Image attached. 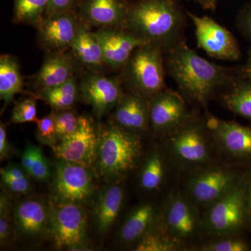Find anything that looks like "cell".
Wrapping results in <instances>:
<instances>
[{"label":"cell","instance_id":"obj_35","mask_svg":"<svg viewBox=\"0 0 251 251\" xmlns=\"http://www.w3.org/2000/svg\"><path fill=\"white\" fill-rule=\"evenodd\" d=\"M36 135L38 141L42 145L53 149L59 143L56 131L55 120L53 110L49 115L39 119L36 122Z\"/></svg>","mask_w":251,"mask_h":251},{"label":"cell","instance_id":"obj_12","mask_svg":"<svg viewBox=\"0 0 251 251\" xmlns=\"http://www.w3.org/2000/svg\"><path fill=\"white\" fill-rule=\"evenodd\" d=\"M195 27L198 47L220 60L238 61L241 50L233 34L209 16L188 13Z\"/></svg>","mask_w":251,"mask_h":251},{"label":"cell","instance_id":"obj_43","mask_svg":"<svg viewBox=\"0 0 251 251\" xmlns=\"http://www.w3.org/2000/svg\"><path fill=\"white\" fill-rule=\"evenodd\" d=\"M193 1L199 4L202 9L214 12L217 7L219 0H193Z\"/></svg>","mask_w":251,"mask_h":251},{"label":"cell","instance_id":"obj_26","mask_svg":"<svg viewBox=\"0 0 251 251\" xmlns=\"http://www.w3.org/2000/svg\"><path fill=\"white\" fill-rule=\"evenodd\" d=\"M229 111L251 122V81L236 76L222 97Z\"/></svg>","mask_w":251,"mask_h":251},{"label":"cell","instance_id":"obj_28","mask_svg":"<svg viewBox=\"0 0 251 251\" xmlns=\"http://www.w3.org/2000/svg\"><path fill=\"white\" fill-rule=\"evenodd\" d=\"M33 96L44 100L52 110H69L80 99V87L75 75L62 85L36 91Z\"/></svg>","mask_w":251,"mask_h":251},{"label":"cell","instance_id":"obj_36","mask_svg":"<svg viewBox=\"0 0 251 251\" xmlns=\"http://www.w3.org/2000/svg\"><path fill=\"white\" fill-rule=\"evenodd\" d=\"M38 120L36 98L34 96L16 103L11 113V123H36Z\"/></svg>","mask_w":251,"mask_h":251},{"label":"cell","instance_id":"obj_7","mask_svg":"<svg viewBox=\"0 0 251 251\" xmlns=\"http://www.w3.org/2000/svg\"><path fill=\"white\" fill-rule=\"evenodd\" d=\"M122 80L130 90L151 98L166 88L163 48L151 43L140 46L122 69Z\"/></svg>","mask_w":251,"mask_h":251},{"label":"cell","instance_id":"obj_24","mask_svg":"<svg viewBox=\"0 0 251 251\" xmlns=\"http://www.w3.org/2000/svg\"><path fill=\"white\" fill-rule=\"evenodd\" d=\"M90 26L81 21L77 35L70 50L77 63L84 67L98 69L105 65L101 46L97 32Z\"/></svg>","mask_w":251,"mask_h":251},{"label":"cell","instance_id":"obj_3","mask_svg":"<svg viewBox=\"0 0 251 251\" xmlns=\"http://www.w3.org/2000/svg\"><path fill=\"white\" fill-rule=\"evenodd\" d=\"M143 153L141 135L112 124L99 132L94 171L101 179L121 181L134 171Z\"/></svg>","mask_w":251,"mask_h":251},{"label":"cell","instance_id":"obj_4","mask_svg":"<svg viewBox=\"0 0 251 251\" xmlns=\"http://www.w3.org/2000/svg\"><path fill=\"white\" fill-rule=\"evenodd\" d=\"M163 137V150L176 169L189 173L216 163L219 153L205 120L192 115Z\"/></svg>","mask_w":251,"mask_h":251},{"label":"cell","instance_id":"obj_11","mask_svg":"<svg viewBox=\"0 0 251 251\" xmlns=\"http://www.w3.org/2000/svg\"><path fill=\"white\" fill-rule=\"evenodd\" d=\"M205 122L218 153L228 158L229 163L251 168V126L211 116Z\"/></svg>","mask_w":251,"mask_h":251},{"label":"cell","instance_id":"obj_2","mask_svg":"<svg viewBox=\"0 0 251 251\" xmlns=\"http://www.w3.org/2000/svg\"><path fill=\"white\" fill-rule=\"evenodd\" d=\"M185 18L176 0L130 1L124 28L163 49L181 39Z\"/></svg>","mask_w":251,"mask_h":251},{"label":"cell","instance_id":"obj_17","mask_svg":"<svg viewBox=\"0 0 251 251\" xmlns=\"http://www.w3.org/2000/svg\"><path fill=\"white\" fill-rule=\"evenodd\" d=\"M79 87L80 98L92 107L97 118H101L115 108L125 93L120 79L98 74L86 76Z\"/></svg>","mask_w":251,"mask_h":251},{"label":"cell","instance_id":"obj_41","mask_svg":"<svg viewBox=\"0 0 251 251\" xmlns=\"http://www.w3.org/2000/svg\"><path fill=\"white\" fill-rule=\"evenodd\" d=\"M244 202L247 212L248 229L251 231V168H249L246 175Z\"/></svg>","mask_w":251,"mask_h":251},{"label":"cell","instance_id":"obj_16","mask_svg":"<svg viewBox=\"0 0 251 251\" xmlns=\"http://www.w3.org/2000/svg\"><path fill=\"white\" fill-rule=\"evenodd\" d=\"M99 144V132L93 122L81 116L80 125L74 134L59 141L52 149L59 159L84 166H94Z\"/></svg>","mask_w":251,"mask_h":251},{"label":"cell","instance_id":"obj_20","mask_svg":"<svg viewBox=\"0 0 251 251\" xmlns=\"http://www.w3.org/2000/svg\"><path fill=\"white\" fill-rule=\"evenodd\" d=\"M113 123L141 135L150 128V99L133 90L124 93L115 107Z\"/></svg>","mask_w":251,"mask_h":251},{"label":"cell","instance_id":"obj_25","mask_svg":"<svg viewBox=\"0 0 251 251\" xmlns=\"http://www.w3.org/2000/svg\"><path fill=\"white\" fill-rule=\"evenodd\" d=\"M170 165L171 162L164 150L151 151L140 168L139 184L142 189L148 192L161 189L168 177Z\"/></svg>","mask_w":251,"mask_h":251},{"label":"cell","instance_id":"obj_31","mask_svg":"<svg viewBox=\"0 0 251 251\" xmlns=\"http://www.w3.org/2000/svg\"><path fill=\"white\" fill-rule=\"evenodd\" d=\"M199 243L195 251H250L251 244L242 234L219 236Z\"/></svg>","mask_w":251,"mask_h":251},{"label":"cell","instance_id":"obj_38","mask_svg":"<svg viewBox=\"0 0 251 251\" xmlns=\"http://www.w3.org/2000/svg\"><path fill=\"white\" fill-rule=\"evenodd\" d=\"M47 9L45 16L59 13L77 11L81 0H48Z\"/></svg>","mask_w":251,"mask_h":251},{"label":"cell","instance_id":"obj_22","mask_svg":"<svg viewBox=\"0 0 251 251\" xmlns=\"http://www.w3.org/2000/svg\"><path fill=\"white\" fill-rule=\"evenodd\" d=\"M125 192L117 184L102 188L94 200V221L99 234H105L111 228L121 211Z\"/></svg>","mask_w":251,"mask_h":251},{"label":"cell","instance_id":"obj_21","mask_svg":"<svg viewBox=\"0 0 251 251\" xmlns=\"http://www.w3.org/2000/svg\"><path fill=\"white\" fill-rule=\"evenodd\" d=\"M77 61L72 52H47L34 79L37 91L62 85L75 76Z\"/></svg>","mask_w":251,"mask_h":251},{"label":"cell","instance_id":"obj_27","mask_svg":"<svg viewBox=\"0 0 251 251\" xmlns=\"http://www.w3.org/2000/svg\"><path fill=\"white\" fill-rule=\"evenodd\" d=\"M23 77L19 64L14 56L1 54L0 57V98L4 108L14 100L15 96L23 91Z\"/></svg>","mask_w":251,"mask_h":251},{"label":"cell","instance_id":"obj_6","mask_svg":"<svg viewBox=\"0 0 251 251\" xmlns=\"http://www.w3.org/2000/svg\"><path fill=\"white\" fill-rule=\"evenodd\" d=\"M249 168L233 163H213L188 173L182 190L202 211L234 189Z\"/></svg>","mask_w":251,"mask_h":251},{"label":"cell","instance_id":"obj_13","mask_svg":"<svg viewBox=\"0 0 251 251\" xmlns=\"http://www.w3.org/2000/svg\"><path fill=\"white\" fill-rule=\"evenodd\" d=\"M16 238L36 245L49 237V204L41 198L22 200L13 206Z\"/></svg>","mask_w":251,"mask_h":251},{"label":"cell","instance_id":"obj_44","mask_svg":"<svg viewBox=\"0 0 251 251\" xmlns=\"http://www.w3.org/2000/svg\"><path fill=\"white\" fill-rule=\"evenodd\" d=\"M130 1H138V0H129Z\"/></svg>","mask_w":251,"mask_h":251},{"label":"cell","instance_id":"obj_37","mask_svg":"<svg viewBox=\"0 0 251 251\" xmlns=\"http://www.w3.org/2000/svg\"><path fill=\"white\" fill-rule=\"evenodd\" d=\"M29 176L22 178H13L10 176L1 175V184L9 192L16 195L26 194L30 189Z\"/></svg>","mask_w":251,"mask_h":251},{"label":"cell","instance_id":"obj_1","mask_svg":"<svg viewBox=\"0 0 251 251\" xmlns=\"http://www.w3.org/2000/svg\"><path fill=\"white\" fill-rule=\"evenodd\" d=\"M163 53L167 74L185 97L203 106L236 76V69L232 72L206 60L181 39L163 50Z\"/></svg>","mask_w":251,"mask_h":251},{"label":"cell","instance_id":"obj_14","mask_svg":"<svg viewBox=\"0 0 251 251\" xmlns=\"http://www.w3.org/2000/svg\"><path fill=\"white\" fill-rule=\"evenodd\" d=\"M192 115L184 97L166 87L150 99V128L163 136L183 125Z\"/></svg>","mask_w":251,"mask_h":251},{"label":"cell","instance_id":"obj_33","mask_svg":"<svg viewBox=\"0 0 251 251\" xmlns=\"http://www.w3.org/2000/svg\"><path fill=\"white\" fill-rule=\"evenodd\" d=\"M16 239L13 207L9 196L1 192L0 196V245L1 249L9 247Z\"/></svg>","mask_w":251,"mask_h":251},{"label":"cell","instance_id":"obj_9","mask_svg":"<svg viewBox=\"0 0 251 251\" xmlns=\"http://www.w3.org/2000/svg\"><path fill=\"white\" fill-rule=\"evenodd\" d=\"M247 173L230 192L203 209L202 222L204 235L212 237L242 234L248 229L244 202Z\"/></svg>","mask_w":251,"mask_h":251},{"label":"cell","instance_id":"obj_19","mask_svg":"<svg viewBox=\"0 0 251 251\" xmlns=\"http://www.w3.org/2000/svg\"><path fill=\"white\" fill-rule=\"evenodd\" d=\"M129 0H81L77 14L91 27H124Z\"/></svg>","mask_w":251,"mask_h":251},{"label":"cell","instance_id":"obj_34","mask_svg":"<svg viewBox=\"0 0 251 251\" xmlns=\"http://www.w3.org/2000/svg\"><path fill=\"white\" fill-rule=\"evenodd\" d=\"M54 112L56 131L59 142L76 131L80 126L81 116H77L71 109Z\"/></svg>","mask_w":251,"mask_h":251},{"label":"cell","instance_id":"obj_5","mask_svg":"<svg viewBox=\"0 0 251 251\" xmlns=\"http://www.w3.org/2000/svg\"><path fill=\"white\" fill-rule=\"evenodd\" d=\"M154 226L185 250L195 249L204 236L202 212L183 190H173L167 196Z\"/></svg>","mask_w":251,"mask_h":251},{"label":"cell","instance_id":"obj_23","mask_svg":"<svg viewBox=\"0 0 251 251\" xmlns=\"http://www.w3.org/2000/svg\"><path fill=\"white\" fill-rule=\"evenodd\" d=\"M159 209L151 202H143L128 213L119 232V239L126 245H136L151 230Z\"/></svg>","mask_w":251,"mask_h":251},{"label":"cell","instance_id":"obj_29","mask_svg":"<svg viewBox=\"0 0 251 251\" xmlns=\"http://www.w3.org/2000/svg\"><path fill=\"white\" fill-rule=\"evenodd\" d=\"M21 166L29 177L37 181H46L50 176V166L39 147L28 144L21 156Z\"/></svg>","mask_w":251,"mask_h":251},{"label":"cell","instance_id":"obj_42","mask_svg":"<svg viewBox=\"0 0 251 251\" xmlns=\"http://www.w3.org/2000/svg\"><path fill=\"white\" fill-rule=\"evenodd\" d=\"M238 76L251 81V47L248 51V57L245 64L236 69Z\"/></svg>","mask_w":251,"mask_h":251},{"label":"cell","instance_id":"obj_40","mask_svg":"<svg viewBox=\"0 0 251 251\" xmlns=\"http://www.w3.org/2000/svg\"><path fill=\"white\" fill-rule=\"evenodd\" d=\"M13 154L11 148L6 134V126L4 123L0 124V159L1 161L9 158Z\"/></svg>","mask_w":251,"mask_h":251},{"label":"cell","instance_id":"obj_32","mask_svg":"<svg viewBox=\"0 0 251 251\" xmlns=\"http://www.w3.org/2000/svg\"><path fill=\"white\" fill-rule=\"evenodd\" d=\"M136 251H185L184 247L167 234L153 226L151 230L142 238L136 245Z\"/></svg>","mask_w":251,"mask_h":251},{"label":"cell","instance_id":"obj_18","mask_svg":"<svg viewBox=\"0 0 251 251\" xmlns=\"http://www.w3.org/2000/svg\"><path fill=\"white\" fill-rule=\"evenodd\" d=\"M96 32L101 46L104 64L113 70L123 69L133 51L148 43L124 27L100 28Z\"/></svg>","mask_w":251,"mask_h":251},{"label":"cell","instance_id":"obj_15","mask_svg":"<svg viewBox=\"0 0 251 251\" xmlns=\"http://www.w3.org/2000/svg\"><path fill=\"white\" fill-rule=\"evenodd\" d=\"M80 23L77 11L46 16L36 27L38 42L46 53L66 52L70 49Z\"/></svg>","mask_w":251,"mask_h":251},{"label":"cell","instance_id":"obj_39","mask_svg":"<svg viewBox=\"0 0 251 251\" xmlns=\"http://www.w3.org/2000/svg\"><path fill=\"white\" fill-rule=\"evenodd\" d=\"M236 25L242 36L251 42V2L244 5L238 13Z\"/></svg>","mask_w":251,"mask_h":251},{"label":"cell","instance_id":"obj_30","mask_svg":"<svg viewBox=\"0 0 251 251\" xmlns=\"http://www.w3.org/2000/svg\"><path fill=\"white\" fill-rule=\"evenodd\" d=\"M48 0H14L13 21L37 27L45 16Z\"/></svg>","mask_w":251,"mask_h":251},{"label":"cell","instance_id":"obj_10","mask_svg":"<svg viewBox=\"0 0 251 251\" xmlns=\"http://www.w3.org/2000/svg\"><path fill=\"white\" fill-rule=\"evenodd\" d=\"M95 198V182L91 167L59 159L56 163L51 198L55 202L90 205Z\"/></svg>","mask_w":251,"mask_h":251},{"label":"cell","instance_id":"obj_8","mask_svg":"<svg viewBox=\"0 0 251 251\" xmlns=\"http://www.w3.org/2000/svg\"><path fill=\"white\" fill-rule=\"evenodd\" d=\"M49 239L57 249L89 251L87 216L76 203L50 200Z\"/></svg>","mask_w":251,"mask_h":251}]
</instances>
